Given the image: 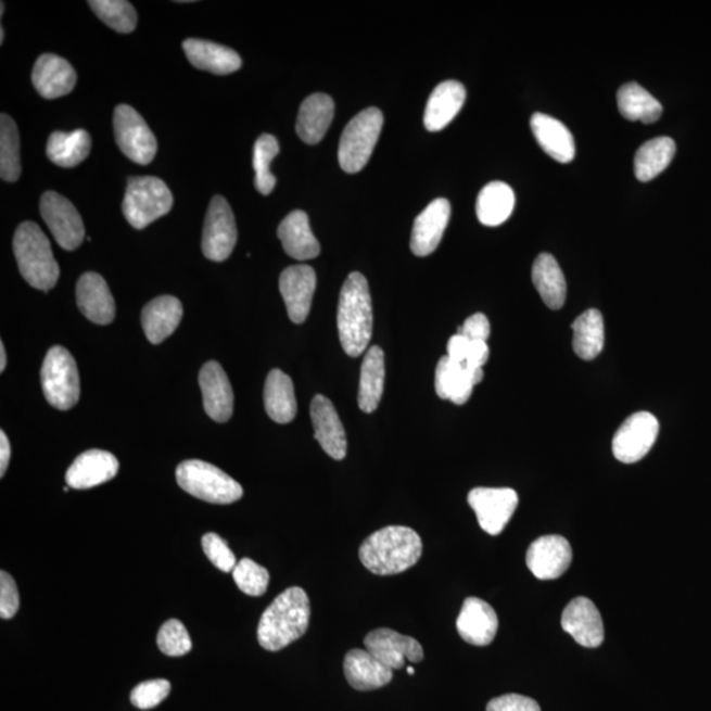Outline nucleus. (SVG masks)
I'll return each instance as SVG.
<instances>
[{
  "instance_id": "9",
  "label": "nucleus",
  "mask_w": 711,
  "mask_h": 711,
  "mask_svg": "<svg viewBox=\"0 0 711 711\" xmlns=\"http://www.w3.org/2000/svg\"><path fill=\"white\" fill-rule=\"evenodd\" d=\"M114 131L117 145L136 164H151L157 152L156 136L138 111L120 104L114 113Z\"/></svg>"
},
{
  "instance_id": "11",
  "label": "nucleus",
  "mask_w": 711,
  "mask_h": 711,
  "mask_svg": "<svg viewBox=\"0 0 711 711\" xmlns=\"http://www.w3.org/2000/svg\"><path fill=\"white\" fill-rule=\"evenodd\" d=\"M40 213L61 249L74 251L82 244L85 239L82 218L65 196L55 191H47L40 200Z\"/></svg>"
},
{
  "instance_id": "41",
  "label": "nucleus",
  "mask_w": 711,
  "mask_h": 711,
  "mask_svg": "<svg viewBox=\"0 0 711 711\" xmlns=\"http://www.w3.org/2000/svg\"><path fill=\"white\" fill-rule=\"evenodd\" d=\"M22 175L21 138L11 116L0 115V177L15 182Z\"/></svg>"
},
{
  "instance_id": "31",
  "label": "nucleus",
  "mask_w": 711,
  "mask_h": 711,
  "mask_svg": "<svg viewBox=\"0 0 711 711\" xmlns=\"http://www.w3.org/2000/svg\"><path fill=\"white\" fill-rule=\"evenodd\" d=\"M335 115V103L327 94H313L303 101L296 119V134L306 142L315 145L325 138Z\"/></svg>"
},
{
  "instance_id": "30",
  "label": "nucleus",
  "mask_w": 711,
  "mask_h": 711,
  "mask_svg": "<svg viewBox=\"0 0 711 711\" xmlns=\"http://www.w3.org/2000/svg\"><path fill=\"white\" fill-rule=\"evenodd\" d=\"M278 238L290 257L306 262L319 256V241L314 237L310 220L302 210H295L281 221Z\"/></svg>"
},
{
  "instance_id": "15",
  "label": "nucleus",
  "mask_w": 711,
  "mask_h": 711,
  "mask_svg": "<svg viewBox=\"0 0 711 711\" xmlns=\"http://www.w3.org/2000/svg\"><path fill=\"white\" fill-rule=\"evenodd\" d=\"M525 562L539 580H555L568 571L572 562L571 544L564 536H541L529 547Z\"/></svg>"
},
{
  "instance_id": "3",
  "label": "nucleus",
  "mask_w": 711,
  "mask_h": 711,
  "mask_svg": "<svg viewBox=\"0 0 711 711\" xmlns=\"http://www.w3.org/2000/svg\"><path fill=\"white\" fill-rule=\"evenodd\" d=\"M338 331L340 343L351 357L361 356L372 339V296L367 278L358 271L348 276L340 292Z\"/></svg>"
},
{
  "instance_id": "27",
  "label": "nucleus",
  "mask_w": 711,
  "mask_h": 711,
  "mask_svg": "<svg viewBox=\"0 0 711 711\" xmlns=\"http://www.w3.org/2000/svg\"><path fill=\"white\" fill-rule=\"evenodd\" d=\"M344 675L352 688L368 691L391 683L393 670L382 664L367 649L357 648L345 655Z\"/></svg>"
},
{
  "instance_id": "21",
  "label": "nucleus",
  "mask_w": 711,
  "mask_h": 711,
  "mask_svg": "<svg viewBox=\"0 0 711 711\" xmlns=\"http://www.w3.org/2000/svg\"><path fill=\"white\" fill-rule=\"evenodd\" d=\"M484 380V369H469L466 365L444 356L439 360L435 373V391L439 398L467 404L473 388Z\"/></svg>"
},
{
  "instance_id": "43",
  "label": "nucleus",
  "mask_w": 711,
  "mask_h": 711,
  "mask_svg": "<svg viewBox=\"0 0 711 711\" xmlns=\"http://www.w3.org/2000/svg\"><path fill=\"white\" fill-rule=\"evenodd\" d=\"M90 9L110 28L120 34H131L138 24V14L126 0H91Z\"/></svg>"
},
{
  "instance_id": "33",
  "label": "nucleus",
  "mask_w": 711,
  "mask_h": 711,
  "mask_svg": "<svg viewBox=\"0 0 711 711\" xmlns=\"http://www.w3.org/2000/svg\"><path fill=\"white\" fill-rule=\"evenodd\" d=\"M265 410L277 423L293 422L296 416V399L292 379L280 369H274L265 381Z\"/></svg>"
},
{
  "instance_id": "37",
  "label": "nucleus",
  "mask_w": 711,
  "mask_h": 711,
  "mask_svg": "<svg viewBox=\"0 0 711 711\" xmlns=\"http://www.w3.org/2000/svg\"><path fill=\"white\" fill-rule=\"evenodd\" d=\"M618 109L623 117L646 125L658 122L663 115V106L652 94L639 84H624L617 94Z\"/></svg>"
},
{
  "instance_id": "45",
  "label": "nucleus",
  "mask_w": 711,
  "mask_h": 711,
  "mask_svg": "<svg viewBox=\"0 0 711 711\" xmlns=\"http://www.w3.org/2000/svg\"><path fill=\"white\" fill-rule=\"evenodd\" d=\"M157 646L160 651L168 657H183L190 652L193 643H191L187 627L178 620H170L160 629Z\"/></svg>"
},
{
  "instance_id": "8",
  "label": "nucleus",
  "mask_w": 711,
  "mask_h": 711,
  "mask_svg": "<svg viewBox=\"0 0 711 711\" xmlns=\"http://www.w3.org/2000/svg\"><path fill=\"white\" fill-rule=\"evenodd\" d=\"M41 385L54 409L66 411L78 404L79 374L69 351L60 345L48 351L41 367Z\"/></svg>"
},
{
  "instance_id": "56",
  "label": "nucleus",
  "mask_w": 711,
  "mask_h": 711,
  "mask_svg": "<svg viewBox=\"0 0 711 711\" xmlns=\"http://www.w3.org/2000/svg\"><path fill=\"white\" fill-rule=\"evenodd\" d=\"M407 672H409V675L412 676V675H414V672H416V671H414V668H412V666H409V668H407Z\"/></svg>"
},
{
  "instance_id": "22",
  "label": "nucleus",
  "mask_w": 711,
  "mask_h": 711,
  "mask_svg": "<svg viewBox=\"0 0 711 711\" xmlns=\"http://www.w3.org/2000/svg\"><path fill=\"white\" fill-rule=\"evenodd\" d=\"M200 386L207 416L215 422H228L233 412V392L230 380L219 363L210 361L203 365Z\"/></svg>"
},
{
  "instance_id": "42",
  "label": "nucleus",
  "mask_w": 711,
  "mask_h": 711,
  "mask_svg": "<svg viewBox=\"0 0 711 711\" xmlns=\"http://www.w3.org/2000/svg\"><path fill=\"white\" fill-rule=\"evenodd\" d=\"M280 153V144L274 135L259 136L253 148V169L256 172V189L263 195H269L276 187L277 179L270 172L271 161Z\"/></svg>"
},
{
  "instance_id": "24",
  "label": "nucleus",
  "mask_w": 711,
  "mask_h": 711,
  "mask_svg": "<svg viewBox=\"0 0 711 711\" xmlns=\"http://www.w3.org/2000/svg\"><path fill=\"white\" fill-rule=\"evenodd\" d=\"M77 305L92 323L106 326L115 318V301L101 275L89 271L77 283Z\"/></svg>"
},
{
  "instance_id": "6",
  "label": "nucleus",
  "mask_w": 711,
  "mask_h": 711,
  "mask_svg": "<svg viewBox=\"0 0 711 711\" xmlns=\"http://www.w3.org/2000/svg\"><path fill=\"white\" fill-rule=\"evenodd\" d=\"M123 213L136 230H144L151 223L168 214L173 207L172 191L157 177L128 179Z\"/></svg>"
},
{
  "instance_id": "36",
  "label": "nucleus",
  "mask_w": 711,
  "mask_h": 711,
  "mask_svg": "<svg viewBox=\"0 0 711 711\" xmlns=\"http://www.w3.org/2000/svg\"><path fill=\"white\" fill-rule=\"evenodd\" d=\"M515 207V190L505 182L494 181L480 191L475 213L482 225L497 227L510 218Z\"/></svg>"
},
{
  "instance_id": "47",
  "label": "nucleus",
  "mask_w": 711,
  "mask_h": 711,
  "mask_svg": "<svg viewBox=\"0 0 711 711\" xmlns=\"http://www.w3.org/2000/svg\"><path fill=\"white\" fill-rule=\"evenodd\" d=\"M202 547L208 560L221 572H233L238 564L237 558L226 541H223L218 534L210 533L203 536Z\"/></svg>"
},
{
  "instance_id": "1",
  "label": "nucleus",
  "mask_w": 711,
  "mask_h": 711,
  "mask_svg": "<svg viewBox=\"0 0 711 711\" xmlns=\"http://www.w3.org/2000/svg\"><path fill=\"white\" fill-rule=\"evenodd\" d=\"M310 618L306 592L299 586L289 587L264 611L257 629L259 646L276 652L292 645L306 634Z\"/></svg>"
},
{
  "instance_id": "39",
  "label": "nucleus",
  "mask_w": 711,
  "mask_h": 711,
  "mask_svg": "<svg viewBox=\"0 0 711 711\" xmlns=\"http://www.w3.org/2000/svg\"><path fill=\"white\" fill-rule=\"evenodd\" d=\"M676 153V142L671 138H657L643 144L634 158V172L642 182L651 181L668 168Z\"/></svg>"
},
{
  "instance_id": "17",
  "label": "nucleus",
  "mask_w": 711,
  "mask_h": 711,
  "mask_svg": "<svg viewBox=\"0 0 711 711\" xmlns=\"http://www.w3.org/2000/svg\"><path fill=\"white\" fill-rule=\"evenodd\" d=\"M561 626L583 647H599L605 639L602 617L589 598L577 597L569 602L561 617Z\"/></svg>"
},
{
  "instance_id": "38",
  "label": "nucleus",
  "mask_w": 711,
  "mask_h": 711,
  "mask_svg": "<svg viewBox=\"0 0 711 711\" xmlns=\"http://www.w3.org/2000/svg\"><path fill=\"white\" fill-rule=\"evenodd\" d=\"M91 138L85 129L72 132H53L47 144V156L61 168H74L88 158Z\"/></svg>"
},
{
  "instance_id": "32",
  "label": "nucleus",
  "mask_w": 711,
  "mask_h": 711,
  "mask_svg": "<svg viewBox=\"0 0 711 711\" xmlns=\"http://www.w3.org/2000/svg\"><path fill=\"white\" fill-rule=\"evenodd\" d=\"M183 51L187 53L190 64L196 69L218 74V76L238 72L241 67L240 55L233 49L216 45V42L188 39L183 41Z\"/></svg>"
},
{
  "instance_id": "35",
  "label": "nucleus",
  "mask_w": 711,
  "mask_h": 711,
  "mask_svg": "<svg viewBox=\"0 0 711 711\" xmlns=\"http://www.w3.org/2000/svg\"><path fill=\"white\" fill-rule=\"evenodd\" d=\"M533 282L537 293L551 310H559L567 299V282L558 262L549 253L537 256L533 267Z\"/></svg>"
},
{
  "instance_id": "18",
  "label": "nucleus",
  "mask_w": 711,
  "mask_h": 711,
  "mask_svg": "<svg viewBox=\"0 0 711 711\" xmlns=\"http://www.w3.org/2000/svg\"><path fill=\"white\" fill-rule=\"evenodd\" d=\"M312 422L320 447L335 460L347 456V436L344 426L332 402L325 395H315L312 407Z\"/></svg>"
},
{
  "instance_id": "53",
  "label": "nucleus",
  "mask_w": 711,
  "mask_h": 711,
  "mask_svg": "<svg viewBox=\"0 0 711 711\" xmlns=\"http://www.w3.org/2000/svg\"><path fill=\"white\" fill-rule=\"evenodd\" d=\"M11 459V445L4 431L0 432V478H4Z\"/></svg>"
},
{
  "instance_id": "2",
  "label": "nucleus",
  "mask_w": 711,
  "mask_h": 711,
  "mask_svg": "<svg viewBox=\"0 0 711 711\" xmlns=\"http://www.w3.org/2000/svg\"><path fill=\"white\" fill-rule=\"evenodd\" d=\"M422 553V539L416 531L405 525H389L368 536L358 556L368 571L392 576L416 566Z\"/></svg>"
},
{
  "instance_id": "46",
  "label": "nucleus",
  "mask_w": 711,
  "mask_h": 711,
  "mask_svg": "<svg viewBox=\"0 0 711 711\" xmlns=\"http://www.w3.org/2000/svg\"><path fill=\"white\" fill-rule=\"evenodd\" d=\"M168 680H151L141 683L132 690L131 702L136 708L148 710L158 707L170 694Z\"/></svg>"
},
{
  "instance_id": "26",
  "label": "nucleus",
  "mask_w": 711,
  "mask_h": 711,
  "mask_svg": "<svg viewBox=\"0 0 711 711\" xmlns=\"http://www.w3.org/2000/svg\"><path fill=\"white\" fill-rule=\"evenodd\" d=\"M466 98V88L457 80H444L437 85L427 102L424 127L430 132L442 131L460 113Z\"/></svg>"
},
{
  "instance_id": "23",
  "label": "nucleus",
  "mask_w": 711,
  "mask_h": 711,
  "mask_svg": "<svg viewBox=\"0 0 711 711\" xmlns=\"http://www.w3.org/2000/svg\"><path fill=\"white\" fill-rule=\"evenodd\" d=\"M119 471V461L113 454L101 449L86 450L66 472V482L73 490H90L113 480Z\"/></svg>"
},
{
  "instance_id": "10",
  "label": "nucleus",
  "mask_w": 711,
  "mask_h": 711,
  "mask_svg": "<svg viewBox=\"0 0 711 711\" xmlns=\"http://www.w3.org/2000/svg\"><path fill=\"white\" fill-rule=\"evenodd\" d=\"M238 243V227L225 198L215 195L210 203L205 227H203L202 251L212 262H226Z\"/></svg>"
},
{
  "instance_id": "34",
  "label": "nucleus",
  "mask_w": 711,
  "mask_h": 711,
  "mask_svg": "<svg viewBox=\"0 0 711 711\" xmlns=\"http://www.w3.org/2000/svg\"><path fill=\"white\" fill-rule=\"evenodd\" d=\"M385 385V355L377 345L365 354L361 365L360 386H358V406L364 412L379 409Z\"/></svg>"
},
{
  "instance_id": "20",
  "label": "nucleus",
  "mask_w": 711,
  "mask_h": 711,
  "mask_svg": "<svg viewBox=\"0 0 711 711\" xmlns=\"http://www.w3.org/2000/svg\"><path fill=\"white\" fill-rule=\"evenodd\" d=\"M457 633L469 645H491L498 632V617L484 599L469 597L464 601L456 622Z\"/></svg>"
},
{
  "instance_id": "19",
  "label": "nucleus",
  "mask_w": 711,
  "mask_h": 711,
  "mask_svg": "<svg viewBox=\"0 0 711 711\" xmlns=\"http://www.w3.org/2000/svg\"><path fill=\"white\" fill-rule=\"evenodd\" d=\"M450 218V203L444 198L432 201L414 221L410 249L414 255L426 257L435 252Z\"/></svg>"
},
{
  "instance_id": "48",
  "label": "nucleus",
  "mask_w": 711,
  "mask_h": 711,
  "mask_svg": "<svg viewBox=\"0 0 711 711\" xmlns=\"http://www.w3.org/2000/svg\"><path fill=\"white\" fill-rule=\"evenodd\" d=\"M18 610V592L15 580L8 572H0V617L11 620Z\"/></svg>"
},
{
  "instance_id": "52",
  "label": "nucleus",
  "mask_w": 711,
  "mask_h": 711,
  "mask_svg": "<svg viewBox=\"0 0 711 711\" xmlns=\"http://www.w3.org/2000/svg\"><path fill=\"white\" fill-rule=\"evenodd\" d=\"M490 347L486 342H471V348L467 357L466 365L469 369H481L490 358Z\"/></svg>"
},
{
  "instance_id": "55",
  "label": "nucleus",
  "mask_w": 711,
  "mask_h": 711,
  "mask_svg": "<svg viewBox=\"0 0 711 711\" xmlns=\"http://www.w3.org/2000/svg\"><path fill=\"white\" fill-rule=\"evenodd\" d=\"M4 41V28H0V45H3Z\"/></svg>"
},
{
  "instance_id": "14",
  "label": "nucleus",
  "mask_w": 711,
  "mask_h": 711,
  "mask_svg": "<svg viewBox=\"0 0 711 711\" xmlns=\"http://www.w3.org/2000/svg\"><path fill=\"white\" fill-rule=\"evenodd\" d=\"M367 651L391 670H401L406 661L417 664L424 658L422 646L411 636L402 635L391 629H379L365 636Z\"/></svg>"
},
{
  "instance_id": "4",
  "label": "nucleus",
  "mask_w": 711,
  "mask_h": 711,
  "mask_svg": "<svg viewBox=\"0 0 711 711\" xmlns=\"http://www.w3.org/2000/svg\"><path fill=\"white\" fill-rule=\"evenodd\" d=\"M14 253L18 270L30 287L42 292H49L55 287L60 267L53 256L51 243L36 223L24 221L17 227Z\"/></svg>"
},
{
  "instance_id": "54",
  "label": "nucleus",
  "mask_w": 711,
  "mask_h": 711,
  "mask_svg": "<svg viewBox=\"0 0 711 711\" xmlns=\"http://www.w3.org/2000/svg\"><path fill=\"white\" fill-rule=\"evenodd\" d=\"M5 367H8V356H5L3 342H0V372H4Z\"/></svg>"
},
{
  "instance_id": "44",
  "label": "nucleus",
  "mask_w": 711,
  "mask_h": 711,
  "mask_svg": "<svg viewBox=\"0 0 711 711\" xmlns=\"http://www.w3.org/2000/svg\"><path fill=\"white\" fill-rule=\"evenodd\" d=\"M233 580L245 595L259 597L265 595L269 586V572L249 558L241 559L233 569Z\"/></svg>"
},
{
  "instance_id": "5",
  "label": "nucleus",
  "mask_w": 711,
  "mask_h": 711,
  "mask_svg": "<svg viewBox=\"0 0 711 711\" xmlns=\"http://www.w3.org/2000/svg\"><path fill=\"white\" fill-rule=\"evenodd\" d=\"M176 478L185 492L208 504L230 505L243 497V487L238 481L206 461L179 464Z\"/></svg>"
},
{
  "instance_id": "51",
  "label": "nucleus",
  "mask_w": 711,
  "mask_h": 711,
  "mask_svg": "<svg viewBox=\"0 0 711 711\" xmlns=\"http://www.w3.org/2000/svg\"><path fill=\"white\" fill-rule=\"evenodd\" d=\"M469 348H471V340L456 333L449 339L447 351L450 360L464 364L467 360Z\"/></svg>"
},
{
  "instance_id": "25",
  "label": "nucleus",
  "mask_w": 711,
  "mask_h": 711,
  "mask_svg": "<svg viewBox=\"0 0 711 711\" xmlns=\"http://www.w3.org/2000/svg\"><path fill=\"white\" fill-rule=\"evenodd\" d=\"M33 82L42 98L55 99L71 94L77 82V73L65 59L47 53L36 61Z\"/></svg>"
},
{
  "instance_id": "16",
  "label": "nucleus",
  "mask_w": 711,
  "mask_h": 711,
  "mask_svg": "<svg viewBox=\"0 0 711 711\" xmlns=\"http://www.w3.org/2000/svg\"><path fill=\"white\" fill-rule=\"evenodd\" d=\"M315 288H317V275L308 265H294L282 271L280 292L289 318L294 323H303L310 314Z\"/></svg>"
},
{
  "instance_id": "28",
  "label": "nucleus",
  "mask_w": 711,
  "mask_h": 711,
  "mask_svg": "<svg viewBox=\"0 0 711 711\" xmlns=\"http://www.w3.org/2000/svg\"><path fill=\"white\" fill-rule=\"evenodd\" d=\"M182 303L176 296L163 295L151 301L141 314V325L152 344L163 343L181 323Z\"/></svg>"
},
{
  "instance_id": "50",
  "label": "nucleus",
  "mask_w": 711,
  "mask_h": 711,
  "mask_svg": "<svg viewBox=\"0 0 711 711\" xmlns=\"http://www.w3.org/2000/svg\"><path fill=\"white\" fill-rule=\"evenodd\" d=\"M457 333L468 338L471 342H486L491 337L490 319L484 314H474L464 321Z\"/></svg>"
},
{
  "instance_id": "29",
  "label": "nucleus",
  "mask_w": 711,
  "mask_h": 711,
  "mask_svg": "<svg viewBox=\"0 0 711 711\" xmlns=\"http://www.w3.org/2000/svg\"><path fill=\"white\" fill-rule=\"evenodd\" d=\"M531 129L543 151L561 164L571 163L576 156L573 135L551 115L536 113L531 116Z\"/></svg>"
},
{
  "instance_id": "49",
  "label": "nucleus",
  "mask_w": 711,
  "mask_h": 711,
  "mask_svg": "<svg viewBox=\"0 0 711 711\" xmlns=\"http://www.w3.org/2000/svg\"><path fill=\"white\" fill-rule=\"evenodd\" d=\"M486 711H542L533 698L522 695H505L487 703Z\"/></svg>"
},
{
  "instance_id": "40",
  "label": "nucleus",
  "mask_w": 711,
  "mask_h": 711,
  "mask_svg": "<svg viewBox=\"0 0 711 711\" xmlns=\"http://www.w3.org/2000/svg\"><path fill=\"white\" fill-rule=\"evenodd\" d=\"M573 350L583 360L589 361L601 354L605 344L602 314L595 308L580 315L573 321Z\"/></svg>"
},
{
  "instance_id": "13",
  "label": "nucleus",
  "mask_w": 711,
  "mask_h": 711,
  "mask_svg": "<svg viewBox=\"0 0 711 711\" xmlns=\"http://www.w3.org/2000/svg\"><path fill=\"white\" fill-rule=\"evenodd\" d=\"M659 435V422L652 414L640 411L624 420L613 439V454L624 464L639 461L653 447Z\"/></svg>"
},
{
  "instance_id": "12",
  "label": "nucleus",
  "mask_w": 711,
  "mask_h": 711,
  "mask_svg": "<svg viewBox=\"0 0 711 711\" xmlns=\"http://www.w3.org/2000/svg\"><path fill=\"white\" fill-rule=\"evenodd\" d=\"M468 504L485 533L497 536L509 523L518 507V494L509 487H475L469 492Z\"/></svg>"
},
{
  "instance_id": "7",
  "label": "nucleus",
  "mask_w": 711,
  "mask_h": 711,
  "mask_svg": "<svg viewBox=\"0 0 711 711\" xmlns=\"http://www.w3.org/2000/svg\"><path fill=\"white\" fill-rule=\"evenodd\" d=\"M382 126L383 115L379 109L370 107L356 115L344 128L340 139V168L351 175L364 169L379 141Z\"/></svg>"
}]
</instances>
